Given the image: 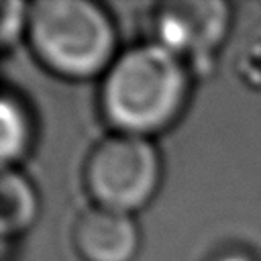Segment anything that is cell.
<instances>
[{
  "label": "cell",
  "mask_w": 261,
  "mask_h": 261,
  "mask_svg": "<svg viewBox=\"0 0 261 261\" xmlns=\"http://www.w3.org/2000/svg\"><path fill=\"white\" fill-rule=\"evenodd\" d=\"M186 63L149 41L114 57L102 75L100 108L116 133L149 137L167 128L188 96Z\"/></svg>",
  "instance_id": "1"
},
{
  "label": "cell",
  "mask_w": 261,
  "mask_h": 261,
  "mask_svg": "<svg viewBox=\"0 0 261 261\" xmlns=\"http://www.w3.org/2000/svg\"><path fill=\"white\" fill-rule=\"evenodd\" d=\"M27 37L37 59L69 80L104 75L116 57L112 18L90 0H39L31 4Z\"/></svg>",
  "instance_id": "2"
},
{
  "label": "cell",
  "mask_w": 261,
  "mask_h": 261,
  "mask_svg": "<svg viewBox=\"0 0 261 261\" xmlns=\"http://www.w3.org/2000/svg\"><path fill=\"white\" fill-rule=\"evenodd\" d=\"M161 161L149 137L114 133L90 153L84 169L86 188L96 206L133 214L155 194Z\"/></svg>",
  "instance_id": "3"
},
{
  "label": "cell",
  "mask_w": 261,
  "mask_h": 261,
  "mask_svg": "<svg viewBox=\"0 0 261 261\" xmlns=\"http://www.w3.org/2000/svg\"><path fill=\"white\" fill-rule=\"evenodd\" d=\"M230 27V6L222 0H171L153 12V41L186 59L210 57Z\"/></svg>",
  "instance_id": "4"
},
{
  "label": "cell",
  "mask_w": 261,
  "mask_h": 261,
  "mask_svg": "<svg viewBox=\"0 0 261 261\" xmlns=\"http://www.w3.org/2000/svg\"><path fill=\"white\" fill-rule=\"evenodd\" d=\"M71 237L84 261H133L141 241L133 214L100 206L80 214Z\"/></svg>",
  "instance_id": "5"
},
{
  "label": "cell",
  "mask_w": 261,
  "mask_h": 261,
  "mask_svg": "<svg viewBox=\"0 0 261 261\" xmlns=\"http://www.w3.org/2000/svg\"><path fill=\"white\" fill-rule=\"evenodd\" d=\"M2 239L16 237L31 228L39 214V196L35 186L16 167H4L2 171Z\"/></svg>",
  "instance_id": "6"
},
{
  "label": "cell",
  "mask_w": 261,
  "mask_h": 261,
  "mask_svg": "<svg viewBox=\"0 0 261 261\" xmlns=\"http://www.w3.org/2000/svg\"><path fill=\"white\" fill-rule=\"evenodd\" d=\"M0 155L2 165L12 167V163H18L33 141V122L27 106L10 92H4L0 102Z\"/></svg>",
  "instance_id": "7"
},
{
  "label": "cell",
  "mask_w": 261,
  "mask_h": 261,
  "mask_svg": "<svg viewBox=\"0 0 261 261\" xmlns=\"http://www.w3.org/2000/svg\"><path fill=\"white\" fill-rule=\"evenodd\" d=\"M29 8L31 4H24L20 0H4L0 4V41L2 47H10L18 41L22 33H27L29 27Z\"/></svg>",
  "instance_id": "8"
},
{
  "label": "cell",
  "mask_w": 261,
  "mask_h": 261,
  "mask_svg": "<svg viewBox=\"0 0 261 261\" xmlns=\"http://www.w3.org/2000/svg\"><path fill=\"white\" fill-rule=\"evenodd\" d=\"M218 261H251V259L247 255H243V253H228V255H224Z\"/></svg>",
  "instance_id": "9"
}]
</instances>
